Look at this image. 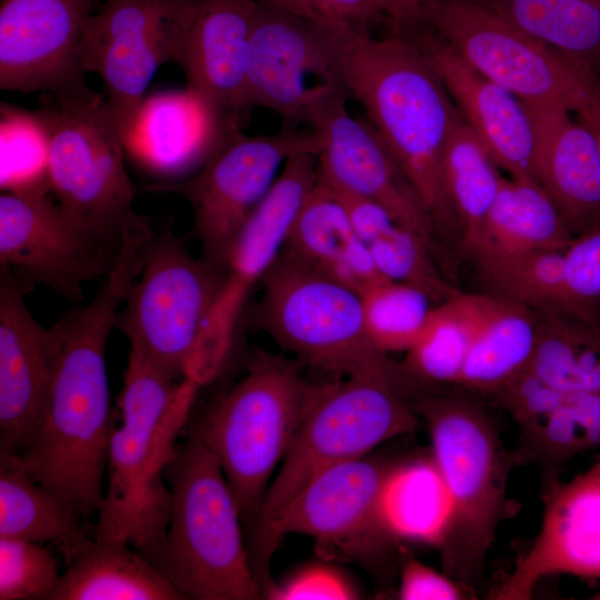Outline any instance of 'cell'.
<instances>
[{
    "mask_svg": "<svg viewBox=\"0 0 600 600\" xmlns=\"http://www.w3.org/2000/svg\"><path fill=\"white\" fill-rule=\"evenodd\" d=\"M568 288L581 303L600 309V227L572 240L563 251Z\"/></svg>",
    "mask_w": 600,
    "mask_h": 600,
    "instance_id": "42",
    "label": "cell"
},
{
    "mask_svg": "<svg viewBox=\"0 0 600 600\" xmlns=\"http://www.w3.org/2000/svg\"><path fill=\"white\" fill-rule=\"evenodd\" d=\"M280 254L360 294L387 280L359 238L344 204L318 177Z\"/></svg>",
    "mask_w": 600,
    "mask_h": 600,
    "instance_id": "24",
    "label": "cell"
},
{
    "mask_svg": "<svg viewBox=\"0 0 600 600\" xmlns=\"http://www.w3.org/2000/svg\"><path fill=\"white\" fill-rule=\"evenodd\" d=\"M26 292L0 269V454L16 457L23 456L38 438L57 361L53 329L34 319Z\"/></svg>",
    "mask_w": 600,
    "mask_h": 600,
    "instance_id": "19",
    "label": "cell"
},
{
    "mask_svg": "<svg viewBox=\"0 0 600 600\" xmlns=\"http://www.w3.org/2000/svg\"><path fill=\"white\" fill-rule=\"evenodd\" d=\"M61 573L43 544L0 537V600H51Z\"/></svg>",
    "mask_w": 600,
    "mask_h": 600,
    "instance_id": "40",
    "label": "cell"
},
{
    "mask_svg": "<svg viewBox=\"0 0 600 600\" xmlns=\"http://www.w3.org/2000/svg\"><path fill=\"white\" fill-rule=\"evenodd\" d=\"M590 599L600 600V591L593 594Z\"/></svg>",
    "mask_w": 600,
    "mask_h": 600,
    "instance_id": "47",
    "label": "cell"
},
{
    "mask_svg": "<svg viewBox=\"0 0 600 600\" xmlns=\"http://www.w3.org/2000/svg\"><path fill=\"white\" fill-rule=\"evenodd\" d=\"M347 94L323 83L308 108L306 123L317 133V177L329 187L372 201L434 250L430 217L397 159L368 120L352 117Z\"/></svg>",
    "mask_w": 600,
    "mask_h": 600,
    "instance_id": "15",
    "label": "cell"
},
{
    "mask_svg": "<svg viewBox=\"0 0 600 600\" xmlns=\"http://www.w3.org/2000/svg\"><path fill=\"white\" fill-rule=\"evenodd\" d=\"M600 78V0H472Z\"/></svg>",
    "mask_w": 600,
    "mask_h": 600,
    "instance_id": "36",
    "label": "cell"
},
{
    "mask_svg": "<svg viewBox=\"0 0 600 600\" xmlns=\"http://www.w3.org/2000/svg\"><path fill=\"white\" fill-rule=\"evenodd\" d=\"M392 26L407 24L419 17L422 0H381Z\"/></svg>",
    "mask_w": 600,
    "mask_h": 600,
    "instance_id": "45",
    "label": "cell"
},
{
    "mask_svg": "<svg viewBox=\"0 0 600 600\" xmlns=\"http://www.w3.org/2000/svg\"><path fill=\"white\" fill-rule=\"evenodd\" d=\"M199 0H106L84 27L81 61L96 72L123 143L160 66L180 63Z\"/></svg>",
    "mask_w": 600,
    "mask_h": 600,
    "instance_id": "12",
    "label": "cell"
},
{
    "mask_svg": "<svg viewBox=\"0 0 600 600\" xmlns=\"http://www.w3.org/2000/svg\"><path fill=\"white\" fill-rule=\"evenodd\" d=\"M91 527L34 481L18 457L0 454V537L52 543L66 556L91 536Z\"/></svg>",
    "mask_w": 600,
    "mask_h": 600,
    "instance_id": "31",
    "label": "cell"
},
{
    "mask_svg": "<svg viewBox=\"0 0 600 600\" xmlns=\"http://www.w3.org/2000/svg\"><path fill=\"white\" fill-rule=\"evenodd\" d=\"M540 312L493 297L456 386L491 396L532 358Z\"/></svg>",
    "mask_w": 600,
    "mask_h": 600,
    "instance_id": "34",
    "label": "cell"
},
{
    "mask_svg": "<svg viewBox=\"0 0 600 600\" xmlns=\"http://www.w3.org/2000/svg\"><path fill=\"white\" fill-rule=\"evenodd\" d=\"M361 298L367 333L383 353L411 349L437 306L422 290L391 280L371 287Z\"/></svg>",
    "mask_w": 600,
    "mask_h": 600,
    "instance_id": "38",
    "label": "cell"
},
{
    "mask_svg": "<svg viewBox=\"0 0 600 600\" xmlns=\"http://www.w3.org/2000/svg\"><path fill=\"white\" fill-rule=\"evenodd\" d=\"M329 383L310 382L291 361L259 351L236 386L189 419L184 433L219 460L243 531L254 523L276 467Z\"/></svg>",
    "mask_w": 600,
    "mask_h": 600,
    "instance_id": "5",
    "label": "cell"
},
{
    "mask_svg": "<svg viewBox=\"0 0 600 600\" xmlns=\"http://www.w3.org/2000/svg\"><path fill=\"white\" fill-rule=\"evenodd\" d=\"M261 282L253 318L280 347L327 372L377 378L402 390L400 366L367 333L359 292L283 254Z\"/></svg>",
    "mask_w": 600,
    "mask_h": 600,
    "instance_id": "7",
    "label": "cell"
},
{
    "mask_svg": "<svg viewBox=\"0 0 600 600\" xmlns=\"http://www.w3.org/2000/svg\"><path fill=\"white\" fill-rule=\"evenodd\" d=\"M464 596V588L446 573H439L416 559L403 562L399 599L458 600Z\"/></svg>",
    "mask_w": 600,
    "mask_h": 600,
    "instance_id": "44",
    "label": "cell"
},
{
    "mask_svg": "<svg viewBox=\"0 0 600 600\" xmlns=\"http://www.w3.org/2000/svg\"><path fill=\"white\" fill-rule=\"evenodd\" d=\"M418 427V413L393 383L369 377L330 382L313 407L269 484L244 541L314 478L332 467L367 457L377 446Z\"/></svg>",
    "mask_w": 600,
    "mask_h": 600,
    "instance_id": "10",
    "label": "cell"
},
{
    "mask_svg": "<svg viewBox=\"0 0 600 600\" xmlns=\"http://www.w3.org/2000/svg\"><path fill=\"white\" fill-rule=\"evenodd\" d=\"M523 103L600 116V78L472 0H422L416 20Z\"/></svg>",
    "mask_w": 600,
    "mask_h": 600,
    "instance_id": "9",
    "label": "cell"
},
{
    "mask_svg": "<svg viewBox=\"0 0 600 600\" xmlns=\"http://www.w3.org/2000/svg\"><path fill=\"white\" fill-rule=\"evenodd\" d=\"M317 182V156L290 157L273 186L232 242L223 269L227 283L249 294L279 258L306 197Z\"/></svg>",
    "mask_w": 600,
    "mask_h": 600,
    "instance_id": "25",
    "label": "cell"
},
{
    "mask_svg": "<svg viewBox=\"0 0 600 600\" xmlns=\"http://www.w3.org/2000/svg\"><path fill=\"white\" fill-rule=\"evenodd\" d=\"M2 187L4 190L49 188L48 133L38 111L1 108Z\"/></svg>",
    "mask_w": 600,
    "mask_h": 600,
    "instance_id": "39",
    "label": "cell"
},
{
    "mask_svg": "<svg viewBox=\"0 0 600 600\" xmlns=\"http://www.w3.org/2000/svg\"><path fill=\"white\" fill-rule=\"evenodd\" d=\"M472 261L487 290L484 293L542 313L600 319V309L581 303L570 292L564 277L563 251L533 250Z\"/></svg>",
    "mask_w": 600,
    "mask_h": 600,
    "instance_id": "33",
    "label": "cell"
},
{
    "mask_svg": "<svg viewBox=\"0 0 600 600\" xmlns=\"http://www.w3.org/2000/svg\"><path fill=\"white\" fill-rule=\"evenodd\" d=\"M319 146V138L311 128L283 127L273 134L259 136L232 132L196 174L184 181L152 184L148 189L178 193L188 200L202 258L223 269L232 242L273 186L286 161L302 152L317 156Z\"/></svg>",
    "mask_w": 600,
    "mask_h": 600,
    "instance_id": "13",
    "label": "cell"
},
{
    "mask_svg": "<svg viewBox=\"0 0 600 600\" xmlns=\"http://www.w3.org/2000/svg\"><path fill=\"white\" fill-rule=\"evenodd\" d=\"M222 124L227 122L188 88L161 92L144 98L124 148L153 170L178 172L206 151Z\"/></svg>",
    "mask_w": 600,
    "mask_h": 600,
    "instance_id": "27",
    "label": "cell"
},
{
    "mask_svg": "<svg viewBox=\"0 0 600 600\" xmlns=\"http://www.w3.org/2000/svg\"><path fill=\"white\" fill-rule=\"evenodd\" d=\"M393 29L423 52L497 167L511 178L537 181L533 128L522 101L474 69L422 23L414 21Z\"/></svg>",
    "mask_w": 600,
    "mask_h": 600,
    "instance_id": "20",
    "label": "cell"
},
{
    "mask_svg": "<svg viewBox=\"0 0 600 600\" xmlns=\"http://www.w3.org/2000/svg\"><path fill=\"white\" fill-rule=\"evenodd\" d=\"M183 434L164 470L172 494L170 520L162 540L143 556L187 599H260L221 464L203 442Z\"/></svg>",
    "mask_w": 600,
    "mask_h": 600,
    "instance_id": "4",
    "label": "cell"
},
{
    "mask_svg": "<svg viewBox=\"0 0 600 600\" xmlns=\"http://www.w3.org/2000/svg\"><path fill=\"white\" fill-rule=\"evenodd\" d=\"M528 368L561 393L562 403L583 393L600 392V319L540 312Z\"/></svg>",
    "mask_w": 600,
    "mask_h": 600,
    "instance_id": "35",
    "label": "cell"
},
{
    "mask_svg": "<svg viewBox=\"0 0 600 600\" xmlns=\"http://www.w3.org/2000/svg\"><path fill=\"white\" fill-rule=\"evenodd\" d=\"M276 600H347L357 593L336 570L324 566L309 567L284 583L270 587L266 594Z\"/></svg>",
    "mask_w": 600,
    "mask_h": 600,
    "instance_id": "43",
    "label": "cell"
},
{
    "mask_svg": "<svg viewBox=\"0 0 600 600\" xmlns=\"http://www.w3.org/2000/svg\"><path fill=\"white\" fill-rule=\"evenodd\" d=\"M130 346L118 399L121 419L108 451V488L94 538L121 540L146 554L163 538L172 506L164 470L184 432L199 389Z\"/></svg>",
    "mask_w": 600,
    "mask_h": 600,
    "instance_id": "3",
    "label": "cell"
},
{
    "mask_svg": "<svg viewBox=\"0 0 600 600\" xmlns=\"http://www.w3.org/2000/svg\"><path fill=\"white\" fill-rule=\"evenodd\" d=\"M137 276L133 260L117 258L94 298L52 326L57 361L46 418L33 446L18 457L34 481L88 524L104 502L102 480L116 427L106 348Z\"/></svg>",
    "mask_w": 600,
    "mask_h": 600,
    "instance_id": "1",
    "label": "cell"
},
{
    "mask_svg": "<svg viewBox=\"0 0 600 600\" xmlns=\"http://www.w3.org/2000/svg\"><path fill=\"white\" fill-rule=\"evenodd\" d=\"M331 189L344 204L382 277L422 290L436 304L460 293L444 278L434 261L436 250L421 236L397 222L379 204Z\"/></svg>",
    "mask_w": 600,
    "mask_h": 600,
    "instance_id": "30",
    "label": "cell"
},
{
    "mask_svg": "<svg viewBox=\"0 0 600 600\" xmlns=\"http://www.w3.org/2000/svg\"><path fill=\"white\" fill-rule=\"evenodd\" d=\"M258 0H199L179 66L187 88L226 122L244 108Z\"/></svg>",
    "mask_w": 600,
    "mask_h": 600,
    "instance_id": "23",
    "label": "cell"
},
{
    "mask_svg": "<svg viewBox=\"0 0 600 600\" xmlns=\"http://www.w3.org/2000/svg\"><path fill=\"white\" fill-rule=\"evenodd\" d=\"M380 522L393 542L440 549L452 521V500L432 456L392 464L379 493Z\"/></svg>",
    "mask_w": 600,
    "mask_h": 600,
    "instance_id": "29",
    "label": "cell"
},
{
    "mask_svg": "<svg viewBox=\"0 0 600 600\" xmlns=\"http://www.w3.org/2000/svg\"><path fill=\"white\" fill-rule=\"evenodd\" d=\"M573 239L538 181L502 177L480 233L466 254L473 260L533 250L564 251Z\"/></svg>",
    "mask_w": 600,
    "mask_h": 600,
    "instance_id": "28",
    "label": "cell"
},
{
    "mask_svg": "<svg viewBox=\"0 0 600 600\" xmlns=\"http://www.w3.org/2000/svg\"><path fill=\"white\" fill-rule=\"evenodd\" d=\"M50 102L38 110L48 133L49 189L76 227L118 248L134 192L107 100L86 84Z\"/></svg>",
    "mask_w": 600,
    "mask_h": 600,
    "instance_id": "8",
    "label": "cell"
},
{
    "mask_svg": "<svg viewBox=\"0 0 600 600\" xmlns=\"http://www.w3.org/2000/svg\"><path fill=\"white\" fill-rule=\"evenodd\" d=\"M580 121L587 124L593 131L600 150V116Z\"/></svg>",
    "mask_w": 600,
    "mask_h": 600,
    "instance_id": "46",
    "label": "cell"
},
{
    "mask_svg": "<svg viewBox=\"0 0 600 600\" xmlns=\"http://www.w3.org/2000/svg\"><path fill=\"white\" fill-rule=\"evenodd\" d=\"M66 569L51 600H186L159 570L124 541L89 536L63 556Z\"/></svg>",
    "mask_w": 600,
    "mask_h": 600,
    "instance_id": "26",
    "label": "cell"
},
{
    "mask_svg": "<svg viewBox=\"0 0 600 600\" xmlns=\"http://www.w3.org/2000/svg\"><path fill=\"white\" fill-rule=\"evenodd\" d=\"M540 530L498 587L504 600H528L543 578L600 579V459L569 482L544 493Z\"/></svg>",
    "mask_w": 600,
    "mask_h": 600,
    "instance_id": "21",
    "label": "cell"
},
{
    "mask_svg": "<svg viewBox=\"0 0 600 600\" xmlns=\"http://www.w3.org/2000/svg\"><path fill=\"white\" fill-rule=\"evenodd\" d=\"M409 403L427 423L431 456L452 500L450 530L439 549L443 573L473 589L503 517L507 478L518 454L506 450L491 417L466 394L418 387Z\"/></svg>",
    "mask_w": 600,
    "mask_h": 600,
    "instance_id": "6",
    "label": "cell"
},
{
    "mask_svg": "<svg viewBox=\"0 0 600 600\" xmlns=\"http://www.w3.org/2000/svg\"><path fill=\"white\" fill-rule=\"evenodd\" d=\"M493 303L488 293H458L434 306L426 329L407 351L403 372L422 387L456 386Z\"/></svg>",
    "mask_w": 600,
    "mask_h": 600,
    "instance_id": "32",
    "label": "cell"
},
{
    "mask_svg": "<svg viewBox=\"0 0 600 600\" xmlns=\"http://www.w3.org/2000/svg\"><path fill=\"white\" fill-rule=\"evenodd\" d=\"M94 0H1L0 88L60 94L86 86L81 43Z\"/></svg>",
    "mask_w": 600,
    "mask_h": 600,
    "instance_id": "18",
    "label": "cell"
},
{
    "mask_svg": "<svg viewBox=\"0 0 600 600\" xmlns=\"http://www.w3.org/2000/svg\"><path fill=\"white\" fill-rule=\"evenodd\" d=\"M226 279L222 268L193 258L171 229L153 231L116 327L130 346L169 374L183 378L187 360Z\"/></svg>",
    "mask_w": 600,
    "mask_h": 600,
    "instance_id": "11",
    "label": "cell"
},
{
    "mask_svg": "<svg viewBox=\"0 0 600 600\" xmlns=\"http://www.w3.org/2000/svg\"><path fill=\"white\" fill-rule=\"evenodd\" d=\"M470 127L461 120L448 141L443 158L446 189L458 218L459 249L474 244L498 193L502 176Z\"/></svg>",
    "mask_w": 600,
    "mask_h": 600,
    "instance_id": "37",
    "label": "cell"
},
{
    "mask_svg": "<svg viewBox=\"0 0 600 600\" xmlns=\"http://www.w3.org/2000/svg\"><path fill=\"white\" fill-rule=\"evenodd\" d=\"M296 18L327 29L368 30L387 17L381 0H262Z\"/></svg>",
    "mask_w": 600,
    "mask_h": 600,
    "instance_id": "41",
    "label": "cell"
},
{
    "mask_svg": "<svg viewBox=\"0 0 600 600\" xmlns=\"http://www.w3.org/2000/svg\"><path fill=\"white\" fill-rule=\"evenodd\" d=\"M336 84L358 101L430 217L437 238L459 246L461 230L443 174L448 141L461 114L419 47L396 31L331 29Z\"/></svg>",
    "mask_w": 600,
    "mask_h": 600,
    "instance_id": "2",
    "label": "cell"
},
{
    "mask_svg": "<svg viewBox=\"0 0 600 600\" xmlns=\"http://www.w3.org/2000/svg\"><path fill=\"white\" fill-rule=\"evenodd\" d=\"M389 467L367 456L330 468L246 540L262 596L273 584L271 558L287 534L313 537L324 547L351 557L376 556L394 543L386 533L378 510L380 488Z\"/></svg>",
    "mask_w": 600,
    "mask_h": 600,
    "instance_id": "14",
    "label": "cell"
},
{
    "mask_svg": "<svg viewBox=\"0 0 600 600\" xmlns=\"http://www.w3.org/2000/svg\"><path fill=\"white\" fill-rule=\"evenodd\" d=\"M258 1L249 42L244 108H264L281 117L283 127H297L306 123L320 86L336 84L331 29Z\"/></svg>",
    "mask_w": 600,
    "mask_h": 600,
    "instance_id": "17",
    "label": "cell"
},
{
    "mask_svg": "<svg viewBox=\"0 0 600 600\" xmlns=\"http://www.w3.org/2000/svg\"><path fill=\"white\" fill-rule=\"evenodd\" d=\"M118 248L76 227L44 191L4 190L0 197V269L27 291L43 284L80 302L82 283L104 276Z\"/></svg>",
    "mask_w": 600,
    "mask_h": 600,
    "instance_id": "16",
    "label": "cell"
},
{
    "mask_svg": "<svg viewBox=\"0 0 600 600\" xmlns=\"http://www.w3.org/2000/svg\"><path fill=\"white\" fill-rule=\"evenodd\" d=\"M523 104L533 128L537 181L573 238L599 228L600 150L593 131L560 103Z\"/></svg>",
    "mask_w": 600,
    "mask_h": 600,
    "instance_id": "22",
    "label": "cell"
}]
</instances>
